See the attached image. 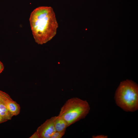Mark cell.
<instances>
[{
    "label": "cell",
    "mask_w": 138,
    "mask_h": 138,
    "mask_svg": "<svg viewBox=\"0 0 138 138\" xmlns=\"http://www.w3.org/2000/svg\"><path fill=\"white\" fill-rule=\"evenodd\" d=\"M29 21L34 38L38 44L46 43L56 34L58 24L50 7L41 6L35 9L31 14Z\"/></svg>",
    "instance_id": "1"
},
{
    "label": "cell",
    "mask_w": 138,
    "mask_h": 138,
    "mask_svg": "<svg viewBox=\"0 0 138 138\" xmlns=\"http://www.w3.org/2000/svg\"><path fill=\"white\" fill-rule=\"evenodd\" d=\"M116 104L125 111L133 112L138 109V87L130 80L121 82L115 93Z\"/></svg>",
    "instance_id": "2"
},
{
    "label": "cell",
    "mask_w": 138,
    "mask_h": 138,
    "mask_svg": "<svg viewBox=\"0 0 138 138\" xmlns=\"http://www.w3.org/2000/svg\"><path fill=\"white\" fill-rule=\"evenodd\" d=\"M90 110V106L86 100L73 97L66 101L58 116L66 121L68 127L85 118Z\"/></svg>",
    "instance_id": "3"
},
{
    "label": "cell",
    "mask_w": 138,
    "mask_h": 138,
    "mask_svg": "<svg viewBox=\"0 0 138 138\" xmlns=\"http://www.w3.org/2000/svg\"><path fill=\"white\" fill-rule=\"evenodd\" d=\"M54 117L48 119L37 129L36 132L39 138H51L56 131L54 122Z\"/></svg>",
    "instance_id": "4"
},
{
    "label": "cell",
    "mask_w": 138,
    "mask_h": 138,
    "mask_svg": "<svg viewBox=\"0 0 138 138\" xmlns=\"http://www.w3.org/2000/svg\"><path fill=\"white\" fill-rule=\"evenodd\" d=\"M7 93L0 90V117L8 120L12 119L13 116L6 108V104L9 100L12 99Z\"/></svg>",
    "instance_id": "5"
},
{
    "label": "cell",
    "mask_w": 138,
    "mask_h": 138,
    "mask_svg": "<svg viewBox=\"0 0 138 138\" xmlns=\"http://www.w3.org/2000/svg\"><path fill=\"white\" fill-rule=\"evenodd\" d=\"M6 108L10 113L13 116H17L20 112V105L12 99L8 101Z\"/></svg>",
    "instance_id": "6"
},
{
    "label": "cell",
    "mask_w": 138,
    "mask_h": 138,
    "mask_svg": "<svg viewBox=\"0 0 138 138\" xmlns=\"http://www.w3.org/2000/svg\"><path fill=\"white\" fill-rule=\"evenodd\" d=\"M54 122L56 131H65L66 128L68 127L66 121L58 116H54Z\"/></svg>",
    "instance_id": "7"
},
{
    "label": "cell",
    "mask_w": 138,
    "mask_h": 138,
    "mask_svg": "<svg viewBox=\"0 0 138 138\" xmlns=\"http://www.w3.org/2000/svg\"><path fill=\"white\" fill-rule=\"evenodd\" d=\"M65 131H56L52 135L51 138H61L65 134Z\"/></svg>",
    "instance_id": "8"
},
{
    "label": "cell",
    "mask_w": 138,
    "mask_h": 138,
    "mask_svg": "<svg viewBox=\"0 0 138 138\" xmlns=\"http://www.w3.org/2000/svg\"><path fill=\"white\" fill-rule=\"evenodd\" d=\"M107 136L103 135H100L97 136H93L92 137L94 138H106Z\"/></svg>",
    "instance_id": "9"
},
{
    "label": "cell",
    "mask_w": 138,
    "mask_h": 138,
    "mask_svg": "<svg viewBox=\"0 0 138 138\" xmlns=\"http://www.w3.org/2000/svg\"><path fill=\"white\" fill-rule=\"evenodd\" d=\"M29 138H39L38 134L36 131Z\"/></svg>",
    "instance_id": "10"
},
{
    "label": "cell",
    "mask_w": 138,
    "mask_h": 138,
    "mask_svg": "<svg viewBox=\"0 0 138 138\" xmlns=\"http://www.w3.org/2000/svg\"><path fill=\"white\" fill-rule=\"evenodd\" d=\"M4 69V66L2 63L0 61V74Z\"/></svg>",
    "instance_id": "11"
},
{
    "label": "cell",
    "mask_w": 138,
    "mask_h": 138,
    "mask_svg": "<svg viewBox=\"0 0 138 138\" xmlns=\"http://www.w3.org/2000/svg\"><path fill=\"white\" fill-rule=\"evenodd\" d=\"M7 121H8V120L4 118L0 117V123L6 122Z\"/></svg>",
    "instance_id": "12"
}]
</instances>
